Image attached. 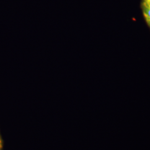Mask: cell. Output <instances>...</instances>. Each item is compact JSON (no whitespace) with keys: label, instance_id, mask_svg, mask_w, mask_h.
I'll return each mask as SVG.
<instances>
[{"label":"cell","instance_id":"1","mask_svg":"<svg viewBox=\"0 0 150 150\" xmlns=\"http://www.w3.org/2000/svg\"><path fill=\"white\" fill-rule=\"evenodd\" d=\"M1 147H2V144H1V141L0 139V150L1 149Z\"/></svg>","mask_w":150,"mask_h":150}]
</instances>
